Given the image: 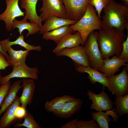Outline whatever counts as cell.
<instances>
[{
	"mask_svg": "<svg viewBox=\"0 0 128 128\" xmlns=\"http://www.w3.org/2000/svg\"><path fill=\"white\" fill-rule=\"evenodd\" d=\"M126 37L124 30L112 27L99 30L97 41L103 59L114 55L118 57L122 51V42Z\"/></svg>",
	"mask_w": 128,
	"mask_h": 128,
	"instance_id": "obj_1",
	"label": "cell"
},
{
	"mask_svg": "<svg viewBox=\"0 0 128 128\" xmlns=\"http://www.w3.org/2000/svg\"><path fill=\"white\" fill-rule=\"evenodd\" d=\"M103 10L101 29L113 27L128 31V6L111 0Z\"/></svg>",
	"mask_w": 128,
	"mask_h": 128,
	"instance_id": "obj_2",
	"label": "cell"
},
{
	"mask_svg": "<svg viewBox=\"0 0 128 128\" xmlns=\"http://www.w3.org/2000/svg\"><path fill=\"white\" fill-rule=\"evenodd\" d=\"M73 31H77L82 39L83 45L87 37L92 32L101 29V20L98 16L94 7L88 4L83 16L75 24L70 25Z\"/></svg>",
	"mask_w": 128,
	"mask_h": 128,
	"instance_id": "obj_3",
	"label": "cell"
},
{
	"mask_svg": "<svg viewBox=\"0 0 128 128\" xmlns=\"http://www.w3.org/2000/svg\"><path fill=\"white\" fill-rule=\"evenodd\" d=\"M98 32L93 31L87 37L83 46L89 58L91 67L98 70L103 64V59L97 41Z\"/></svg>",
	"mask_w": 128,
	"mask_h": 128,
	"instance_id": "obj_4",
	"label": "cell"
},
{
	"mask_svg": "<svg viewBox=\"0 0 128 128\" xmlns=\"http://www.w3.org/2000/svg\"><path fill=\"white\" fill-rule=\"evenodd\" d=\"M128 69L125 66L119 74L113 75L108 78L109 86L108 88L116 96H123L128 94Z\"/></svg>",
	"mask_w": 128,
	"mask_h": 128,
	"instance_id": "obj_5",
	"label": "cell"
},
{
	"mask_svg": "<svg viewBox=\"0 0 128 128\" xmlns=\"http://www.w3.org/2000/svg\"><path fill=\"white\" fill-rule=\"evenodd\" d=\"M42 6L39 10L42 21L49 17L55 16L67 19L65 8L61 0H42Z\"/></svg>",
	"mask_w": 128,
	"mask_h": 128,
	"instance_id": "obj_6",
	"label": "cell"
},
{
	"mask_svg": "<svg viewBox=\"0 0 128 128\" xmlns=\"http://www.w3.org/2000/svg\"><path fill=\"white\" fill-rule=\"evenodd\" d=\"M57 56H66L70 58L75 66L81 65L91 67L89 58L83 46L66 48L55 53Z\"/></svg>",
	"mask_w": 128,
	"mask_h": 128,
	"instance_id": "obj_7",
	"label": "cell"
},
{
	"mask_svg": "<svg viewBox=\"0 0 128 128\" xmlns=\"http://www.w3.org/2000/svg\"><path fill=\"white\" fill-rule=\"evenodd\" d=\"M19 0H5L6 5V9L0 14V20L3 21L5 24L7 30L11 31L12 30L13 21L17 17L24 16L25 12L22 11L19 5Z\"/></svg>",
	"mask_w": 128,
	"mask_h": 128,
	"instance_id": "obj_8",
	"label": "cell"
},
{
	"mask_svg": "<svg viewBox=\"0 0 128 128\" xmlns=\"http://www.w3.org/2000/svg\"><path fill=\"white\" fill-rule=\"evenodd\" d=\"M64 4L67 19L78 21L84 14L89 0H61Z\"/></svg>",
	"mask_w": 128,
	"mask_h": 128,
	"instance_id": "obj_9",
	"label": "cell"
},
{
	"mask_svg": "<svg viewBox=\"0 0 128 128\" xmlns=\"http://www.w3.org/2000/svg\"><path fill=\"white\" fill-rule=\"evenodd\" d=\"M104 89L99 94H95L90 90L87 91L89 99L92 102L90 109L98 111H106L113 108V103Z\"/></svg>",
	"mask_w": 128,
	"mask_h": 128,
	"instance_id": "obj_10",
	"label": "cell"
},
{
	"mask_svg": "<svg viewBox=\"0 0 128 128\" xmlns=\"http://www.w3.org/2000/svg\"><path fill=\"white\" fill-rule=\"evenodd\" d=\"M39 71L37 67L30 68L27 65L13 66L12 72L9 75L2 77L1 85L14 78H30L37 80Z\"/></svg>",
	"mask_w": 128,
	"mask_h": 128,
	"instance_id": "obj_11",
	"label": "cell"
},
{
	"mask_svg": "<svg viewBox=\"0 0 128 128\" xmlns=\"http://www.w3.org/2000/svg\"><path fill=\"white\" fill-rule=\"evenodd\" d=\"M124 60L116 55L111 59L107 57L103 59V64L98 70L104 73L108 78L115 73L119 72L121 66H128Z\"/></svg>",
	"mask_w": 128,
	"mask_h": 128,
	"instance_id": "obj_12",
	"label": "cell"
},
{
	"mask_svg": "<svg viewBox=\"0 0 128 128\" xmlns=\"http://www.w3.org/2000/svg\"><path fill=\"white\" fill-rule=\"evenodd\" d=\"M82 104V100L74 98L66 101L60 110L53 114L56 117L62 119L70 118L80 110Z\"/></svg>",
	"mask_w": 128,
	"mask_h": 128,
	"instance_id": "obj_13",
	"label": "cell"
},
{
	"mask_svg": "<svg viewBox=\"0 0 128 128\" xmlns=\"http://www.w3.org/2000/svg\"><path fill=\"white\" fill-rule=\"evenodd\" d=\"M20 6L21 8L25 11L24 18L28 19L30 22L37 24L40 28L42 25L40 17L36 11V5L38 0H20Z\"/></svg>",
	"mask_w": 128,
	"mask_h": 128,
	"instance_id": "obj_14",
	"label": "cell"
},
{
	"mask_svg": "<svg viewBox=\"0 0 128 128\" xmlns=\"http://www.w3.org/2000/svg\"><path fill=\"white\" fill-rule=\"evenodd\" d=\"M75 69L79 73H87L89 74L88 78L92 84L98 82L102 85L104 88L106 87L108 88L109 83L108 78L104 73L89 66L78 65L76 66Z\"/></svg>",
	"mask_w": 128,
	"mask_h": 128,
	"instance_id": "obj_15",
	"label": "cell"
},
{
	"mask_svg": "<svg viewBox=\"0 0 128 128\" xmlns=\"http://www.w3.org/2000/svg\"><path fill=\"white\" fill-rule=\"evenodd\" d=\"M41 28L39 33L43 35L45 33L58 27L66 25H71L77 22L76 21L59 18L55 16L48 17Z\"/></svg>",
	"mask_w": 128,
	"mask_h": 128,
	"instance_id": "obj_16",
	"label": "cell"
},
{
	"mask_svg": "<svg viewBox=\"0 0 128 128\" xmlns=\"http://www.w3.org/2000/svg\"><path fill=\"white\" fill-rule=\"evenodd\" d=\"M23 91L21 95L19 97L21 106L26 108L27 105L30 106L33 99L36 84L34 80L24 78L22 81Z\"/></svg>",
	"mask_w": 128,
	"mask_h": 128,
	"instance_id": "obj_17",
	"label": "cell"
},
{
	"mask_svg": "<svg viewBox=\"0 0 128 128\" xmlns=\"http://www.w3.org/2000/svg\"><path fill=\"white\" fill-rule=\"evenodd\" d=\"M82 40L80 33L78 32L74 34H68L57 44L52 52L55 53L66 48H71L82 45Z\"/></svg>",
	"mask_w": 128,
	"mask_h": 128,
	"instance_id": "obj_18",
	"label": "cell"
},
{
	"mask_svg": "<svg viewBox=\"0 0 128 128\" xmlns=\"http://www.w3.org/2000/svg\"><path fill=\"white\" fill-rule=\"evenodd\" d=\"M19 97L17 96L14 101L9 107L0 119V128H8L18 120L14 115L17 108L20 105Z\"/></svg>",
	"mask_w": 128,
	"mask_h": 128,
	"instance_id": "obj_19",
	"label": "cell"
},
{
	"mask_svg": "<svg viewBox=\"0 0 128 128\" xmlns=\"http://www.w3.org/2000/svg\"><path fill=\"white\" fill-rule=\"evenodd\" d=\"M91 113L93 119L96 121L100 128H109V123L112 120L110 118L109 115L112 117L113 120L115 122L118 118L114 109L106 110L105 112L101 111L97 112H91Z\"/></svg>",
	"mask_w": 128,
	"mask_h": 128,
	"instance_id": "obj_20",
	"label": "cell"
},
{
	"mask_svg": "<svg viewBox=\"0 0 128 128\" xmlns=\"http://www.w3.org/2000/svg\"><path fill=\"white\" fill-rule=\"evenodd\" d=\"M5 50L9 53V60L7 61L11 66H16L26 65V60L29 51L26 50H14L12 46L6 48Z\"/></svg>",
	"mask_w": 128,
	"mask_h": 128,
	"instance_id": "obj_21",
	"label": "cell"
},
{
	"mask_svg": "<svg viewBox=\"0 0 128 128\" xmlns=\"http://www.w3.org/2000/svg\"><path fill=\"white\" fill-rule=\"evenodd\" d=\"M21 80H19L14 82L11 85L8 93L1 104L0 106V119L2 115L6 110L14 101L18 92L22 88Z\"/></svg>",
	"mask_w": 128,
	"mask_h": 128,
	"instance_id": "obj_22",
	"label": "cell"
},
{
	"mask_svg": "<svg viewBox=\"0 0 128 128\" xmlns=\"http://www.w3.org/2000/svg\"><path fill=\"white\" fill-rule=\"evenodd\" d=\"M15 28H18V32L20 35L22 34V32L24 30H27L28 32L26 37L39 32L41 28L37 24L28 22L27 20L24 18L21 20H18L15 19L13 20L12 25V30Z\"/></svg>",
	"mask_w": 128,
	"mask_h": 128,
	"instance_id": "obj_23",
	"label": "cell"
},
{
	"mask_svg": "<svg viewBox=\"0 0 128 128\" xmlns=\"http://www.w3.org/2000/svg\"><path fill=\"white\" fill-rule=\"evenodd\" d=\"M70 25L63 26L47 32L43 35V38L46 40H52L57 44L66 35L73 32Z\"/></svg>",
	"mask_w": 128,
	"mask_h": 128,
	"instance_id": "obj_24",
	"label": "cell"
},
{
	"mask_svg": "<svg viewBox=\"0 0 128 128\" xmlns=\"http://www.w3.org/2000/svg\"><path fill=\"white\" fill-rule=\"evenodd\" d=\"M74 98L69 95L56 97L46 102L44 105L45 110L49 113L53 114L56 112L61 109L66 101Z\"/></svg>",
	"mask_w": 128,
	"mask_h": 128,
	"instance_id": "obj_25",
	"label": "cell"
},
{
	"mask_svg": "<svg viewBox=\"0 0 128 128\" xmlns=\"http://www.w3.org/2000/svg\"><path fill=\"white\" fill-rule=\"evenodd\" d=\"M9 39V38L1 41L2 47L4 50H5L8 47L13 45H19L24 48L26 50L29 51L32 50H34L37 51H40L42 50L41 47L40 45L33 46L25 42L24 40V36L22 34L20 35L14 41H10Z\"/></svg>",
	"mask_w": 128,
	"mask_h": 128,
	"instance_id": "obj_26",
	"label": "cell"
},
{
	"mask_svg": "<svg viewBox=\"0 0 128 128\" xmlns=\"http://www.w3.org/2000/svg\"><path fill=\"white\" fill-rule=\"evenodd\" d=\"M113 103L116 107L115 111L120 117L128 114V94L123 96H116Z\"/></svg>",
	"mask_w": 128,
	"mask_h": 128,
	"instance_id": "obj_27",
	"label": "cell"
},
{
	"mask_svg": "<svg viewBox=\"0 0 128 128\" xmlns=\"http://www.w3.org/2000/svg\"><path fill=\"white\" fill-rule=\"evenodd\" d=\"M24 118V121L23 123H16L14 124V127L16 128H20L23 126L27 128H41L30 113L27 112Z\"/></svg>",
	"mask_w": 128,
	"mask_h": 128,
	"instance_id": "obj_28",
	"label": "cell"
},
{
	"mask_svg": "<svg viewBox=\"0 0 128 128\" xmlns=\"http://www.w3.org/2000/svg\"><path fill=\"white\" fill-rule=\"evenodd\" d=\"M111 0H89L88 4L94 7L99 18L100 19L102 10Z\"/></svg>",
	"mask_w": 128,
	"mask_h": 128,
	"instance_id": "obj_29",
	"label": "cell"
},
{
	"mask_svg": "<svg viewBox=\"0 0 128 128\" xmlns=\"http://www.w3.org/2000/svg\"><path fill=\"white\" fill-rule=\"evenodd\" d=\"M78 128H99V126L96 121L93 119L91 120L84 121L81 120L78 121Z\"/></svg>",
	"mask_w": 128,
	"mask_h": 128,
	"instance_id": "obj_30",
	"label": "cell"
},
{
	"mask_svg": "<svg viewBox=\"0 0 128 128\" xmlns=\"http://www.w3.org/2000/svg\"><path fill=\"white\" fill-rule=\"evenodd\" d=\"M128 33L126 40L122 42V51L120 55L118 57L124 60L127 63L128 62Z\"/></svg>",
	"mask_w": 128,
	"mask_h": 128,
	"instance_id": "obj_31",
	"label": "cell"
},
{
	"mask_svg": "<svg viewBox=\"0 0 128 128\" xmlns=\"http://www.w3.org/2000/svg\"><path fill=\"white\" fill-rule=\"evenodd\" d=\"M11 83L9 80L0 87V106L8 93Z\"/></svg>",
	"mask_w": 128,
	"mask_h": 128,
	"instance_id": "obj_32",
	"label": "cell"
},
{
	"mask_svg": "<svg viewBox=\"0 0 128 128\" xmlns=\"http://www.w3.org/2000/svg\"><path fill=\"white\" fill-rule=\"evenodd\" d=\"M26 109L21 106H18L15 112V116L18 120H20L23 118L27 113Z\"/></svg>",
	"mask_w": 128,
	"mask_h": 128,
	"instance_id": "obj_33",
	"label": "cell"
},
{
	"mask_svg": "<svg viewBox=\"0 0 128 128\" xmlns=\"http://www.w3.org/2000/svg\"><path fill=\"white\" fill-rule=\"evenodd\" d=\"M78 119L76 118L61 126L60 128H78Z\"/></svg>",
	"mask_w": 128,
	"mask_h": 128,
	"instance_id": "obj_34",
	"label": "cell"
},
{
	"mask_svg": "<svg viewBox=\"0 0 128 128\" xmlns=\"http://www.w3.org/2000/svg\"><path fill=\"white\" fill-rule=\"evenodd\" d=\"M10 65L5 57L0 53V70H5Z\"/></svg>",
	"mask_w": 128,
	"mask_h": 128,
	"instance_id": "obj_35",
	"label": "cell"
},
{
	"mask_svg": "<svg viewBox=\"0 0 128 128\" xmlns=\"http://www.w3.org/2000/svg\"><path fill=\"white\" fill-rule=\"evenodd\" d=\"M0 53L5 57L7 61L9 60V55L7 52L5 51L4 50L1 41H0Z\"/></svg>",
	"mask_w": 128,
	"mask_h": 128,
	"instance_id": "obj_36",
	"label": "cell"
},
{
	"mask_svg": "<svg viewBox=\"0 0 128 128\" xmlns=\"http://www.w3.org/2000/svg\"><path fill=\"white\" fill-rule=\"evenodd\" d=\"M122 3L124 5L128 6V0H120Z\"/></svg>",
	"mask_w": 128,
	"mask_h": 128,
	"instance_id": "obj_37",
	"label": "cell"
},
{
	"mask_svg": "<svg viewBox=\"0 0 128 128\" xmlns=\"http://www.w3.org/2000/svg\"><path fill=\"white\" fill-rule=\"evenodd\" d=\"M2 77L1 76V73L0 70V87L1 85V81Z\"/></svg>",
	"mask_w": 128,
	"mask_h": 128,
	"instance_id": "obj_38",
	"label": "cell"
}]
</instances>
